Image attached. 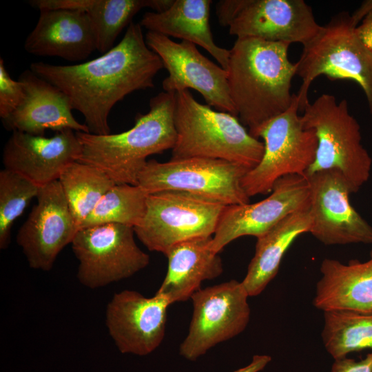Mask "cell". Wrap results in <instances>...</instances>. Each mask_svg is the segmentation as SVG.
<instances>
[{
  "label": "cell",
  "instance_id": "277c9868",
  "mask_svg": "<svg viewBox=\"0 0 372 372\" xmlns=\"http://www.w3.org/2000/svg\"><path fill=\"white\" fill-rule=\"evenodd\" d=\"M174 121L172 160L220 159L250 170L262 159V141L251 135L236 116L200 103L189 90L176 93Z\"/></svg>",
  "mask_w": 372,
  "mask_h": 372
},
{
  "label": "cell",
  "instance_id": "d6986e66",
  "mask_svg": "<svg viewBox=\"0 0 372 372\" xmlns=\"http://www.w3.org/2000/svg\"><path fill=\"white\" fill-rule=\"evenodd\" d=\"M25 97L21 105L3 121L5 127L32 135L44 136L45 130H72L90 132L72 114L69 97L60 89L26 70L19 76Z\"/></svg>",
  "mask_w": 372,
  "mask_h": 372
},
{
  "label": "cell",
  "instance_id": "484cf974",
  "mask_svg": "<svg viewBox=\"0 0 372 372\" xmlns=\"http://www.w3.org/2000/svg\"><path fill=\"white\" fill-rule=\"evenodd\" d=\"M323 313L322 340L326 351L334 360L347 357L351 353L372 350V311Z\"/></svg>",
  "mask_w": 372,
  "mask_h": 372
},
{
  "label": "cell",
  "instance_id": "d4e9b609",
  "mask_svg": "<svg viewBox=\"0 0 372 372\" xmlns=\"http://www.w3.org/2000/svg\"><path fill=\"white\" fill-rule=\"evenodd\" d=\"M310 207L296 211L257 238L254 257L241 281L249 297L260 294L276 276L282 259L293 241L309 232Z\"/></svg>",
  "mask_w": 372,
  "mask_h": 372
},
{
  "label": "cell",
  "instance_id": "f546056e",
  "mask_svg": "<svg viewBox=\"0 0 372 372\" xmlns=\"http://www.w3.org/2000/svg\"><path fill=\"white\" fill-rule=\"evenodd\" d=\"M25 90L21 81L13 80L0 59V117L8 118L23 102Z\"/></svg>",
  "mask_w": 372,
  "mask_h": 372
},
{
  "label": "cell",
  "instance_id": "5b68a950",
  "mask_svg": "<svg viewBox=\"0 0 372 372\" xmlns=\"http://www.w3.org/2000/svg\"><path fill=\"white\" fill-rule=\"evenodd\" d=\"M357 25L348 13H341L303 45L296 64V74L302 79L297 93L299 110L309 103V90L321 75L331 79L356 82L362 89L372 115V53L355 34Z\"/></svg>",
  "mask_w": 372,
  "mask_h": 372
},
{
  "label": "cell",
  "instance_id": "9a60e30c",
  "mask_svg": "<svg viewBox=\"0 0 372 372\" xmlns=\"http://www.w3.org/2000/svg\"><path fill=\"white\" fill-rule=\"evenodd\" d=\"M26 220L19 228L17 242L30 267L50 271L61 250L72 243L79 230L59 180L39 187Z\"/></svg>",
  "mask_w": 372,
  "mask_h": 372
},
{
  "label": "cell",
  "instance_id": "8992f818",
  "mask_svg": "<svg viewBox=\"0 0 372 372\" xmlns=\"http://www.w3.org/2000/svg\"><path fill=\"white\" fill-rule=\"evenodd\" d=\"M302 111L304 127L314 131L318 141L315 160L305 176L338 169L353 193L358 192L369 179L372 159L361 143L360 126L351 114L347 101H338L333 95L322 94Z\"/></svg>",
  "mask_w": 372,
  "mask_h": 372
},
{
  "label": "cell",
  "instance_id": "7c38bea8",
  "mask_svg": "<svg viewBox=\"0 0 372 372\" xmlns=\"http://www.w3.org/2000/svg\"><path fill=\"white\" fill-rule=\"evenodd\" d=\"M145 38L147 46L158 55L168 72L162 82L164 92L176 93L194 89L209 106L237 116L230 96L227 72L203 55L194 43L176 42L149 31Z\"/></svg>",
  "mask_w": 372,
  "mask_h": 372
},
{
  "label": "cell",
  "instance_id": "7a4b0ae2",
  "mask_svg": "<svg viewBox=\"0 0 372 372\" xmlns=\"http://www.w3.org/2000/svg\"><path fill=\"white\" fill-rule=\"evenodd\" d=\"M289 43L237 38L229 50L227 80L241 123L251 135L292 104L291 81L296 64L288 56Z\"/></svg>",
  "mask_w": 372,
  "mask_h": 372
},
{
  "label": "cell",
  "instance_id": "1f68e13d",
  "mask_svg": "<svg viewBox=\"0 0 372 372\" xmlns=\"http://www.w3.org/2000/svg\"><path fill=\"white\" fill-rule=\"evenodd\" d=\"M247 0H222L216 5V15L220 24L229 27L245 5Z\"/></svg>",
  "mask_w": 372,
  "mask_h": 372
},
{
  "label": "cell",
  "instance_id": "ac0fdd59",
  "mask_svg": "<svg viewBox=\"0 0 372 372\" xmlns=\"http://www.w3.org/2000/svg\"><path fill=\"white\" fill-rule=\"evenodd\" d=\"M321 28L304 0H247L229 26V34L237 38L302 45Z\"/></svg>",
  "mask_w": 372,
  "mask_h": 372
},
{
  "label": "cell",
  "instance_id": "4316f807",
  "mask_svg": "<svg viewBox=\"0 0 372 372\" xmlns=\"http://www.w3.org/2000/svg\"><path fill=\"white\" fill-rule=\"evenodd\" d=\"M59 181L79 229L101 198L116 185L103 171L79 161L68 165Z\"/></svg>",
  "mask_w": 372,
  "mask_h": 372
},
{
  "label": "cell",
  "instance_id": "603a6c76",
  "mask_svg": "<svg viewBox=\"0 0 372 372\" xmlns=\"http://www.w3.org/2000/svg\"><path fill=\"white\" fill-rule=\"evenodd\" d=\"M210 0H174L165 10L145 12L140 25L149 32L181 39L207 50L227 71L229 50L216 44L209 25Z\"/></svg>",
  "mask_w": 372,
  "mask_h": 372
},
{
  "label": "cell",
  "instance_id": "e575fe53",
  "mask_svg": "<svg viewBox=\"0 0 372 372\" xmlns=\"http://www.w3.org/2000/svg\"><path fill=\"white\" fill-rule=\"evenodd\" d=\"M372 10V0L363 2L352 15L351 19L358 26L362 20Z\"/></svg>",
  "mask_w": 372,
  "mask_h": 372
},
{
  "label": "cell",
  "instance_id": "4fadbf2b",
  "mask_svg": "<svg viewBox=\"0 0 372 372\" xmlns=\"http://www.w3.org/2000/svg\"><path fill=\"white\" fill-rule=\"evenodd\" d=\"M305 178L311 199L309 233L326 245L372 243V226L351 205L352 189L339 170L319 171Z\"/></svg>",
  "mask_w": 372,
  "mask_h": 372
},
{
  "label": "cell",
  "instance_id": "83f0119b",
  "mask_svg": "<svg viewBox=\"0 0 372 372\" xmlns=\"http://www.w3.org/2000/svg\"><path fill=\"white\" fill-rule=\"evenodd\" d=\"M147 196L138 185L116 184L101 198L79 229L107 223L135 227L144 216Z\"/></svg>",
  "mask_w": 372,
  "mask_h": 372
},
{
  "label": "cell",
  "instance_id": "2e32d148",
  "mask_svg": "<svg viewBox=\"0 0 372 372\" xmlns=\"http://www.w3.org/2000/svg\"><path fill=\"white\" fill-rule=\"evenodd\" d=\"M170 302L155 293L147 298L136 291L116 293L107 303L105 324L122 353L146 355L162 343Z\"/></svg>",
  "mask_w": 372,
  "mask_h": 372
},
{
  "label": "cell",
  "instance_id": "ffe728a7",
  "mask_svg": "<svg viewBox=\"0 0 372 372\" xmlns=\"http://www.w3.org/2000/svg\"><path fill=\"white\" fill-rule=\"evenodd\" d=\"M27 37L24 49L43 56H57L76 62L97 50L96 36L87 14L71 9L41 10Z\"/></svg>",
  "mask_w": 372,
  "mask_h": 372
},
{
  "label": "cell",
  "instance_id": "7402d4cb",
  "mask_svg": "<svg viewBox=\"0 0 372 372\" xmlns=\"http://www.w3.org/2000/svg\"><path fill=\"white\" fill-rule=\"evenodd\" d=\"M313 300V306L324 311H372V250L364 262L347 264L324 258L320 265Z\"/></svg>",
  "mask_w": 372,
  "mask_h": 372
},
{
  "label": "cell",
  "instance_id": "cb8c5ba5",
  "mask_svg": "<svg viewBox=\"0 0 372 372\" xmlns=\"http://www.w3.org/2000/svg\"><path fill=\"white\" fill-rule=\"evenodd\" d=\"M174 0H33L29 3L41 10L71 9L85 12L94 29L97 50L104 54L113 44L123 29L141 10L149 8L161 12Z\"/></svg>",
  "mask_w": 372,
  "mask_h": 372
},
{
  "label": "cell",
  "instance_id": "52a82bcc",
  "mask_svg": "<svg viewBox=\"0 0 372 372\" xmlns=\"http://www.w3.org/2000/svg\"><path fill=\"white\" fill-rule=\"evenodd\" d=\"M227 205L179 190L148 194L135 235L149 250L165 254L172 246L200 237L213 236Z\"/></svg>",
  "mask_w": 372,
  "mask_h": 372
},
{
  "label": "cell",
  "instance_id": "44dd1931",
  "mask_svg": "<svg viewBox=\"0 0 372 372\" xmlns=\"http://www.w3.org/2000/svg\"><path fill=\"white\" fill-rule=\"evenodd\" d=\"M212 236L187 240L172 246L164 254L167 270L156 293L170 304L184 302L200 289L205 280L221 275L223 266L219 254L211 248Z\"/></svg>",
  "mask_w": 372,
  "mask_h": 372
},
{
  "label": "cell",
  "instance_id": "836d02e7",
  "mask_svg": "<svg viewBox=\"0 0 372 372\" xmlns=\"http://www.w3.org/2000/svg\"><path fill=\"white\" fill-rule=\"evenodd\" d=\"M271 360V358L269 355H256L249 364L234 372H259L263 370Z\"/></svg>",
  "mask_w": 372,
  "mask_h": 372
},
{
  "label": "cell",
  "instance_id": "9c48e42d",
  "mask_svg": "<svg viewBox=\"0 0 372 372\" xmlns=\"http://www.w3.org/2000/svg\"><path fill=\"white\" fill-rule=\"evenodd\" d=\"M249 169L220 159L190 158L161 163L147 161L138 185L147 194L179 190L220 202L225 205L249 203L242 180Z\"/></svg>",
  "mask_w": 372,
  "mask_h": 372
},
{
  "label": "cell",
  "instance_id": "e0dca14e",
  "mask_svg": "<svg viewBox=\"0 0 372 372\" xmlns=\"http://www.w3.org/2000/svg\"><path fill=\"white\" fill-rule=\"evenodd\" d=\"M82 147L76 132L67 129L50 138L12 132L3 149L4 169L39 187L59 180L62 172L78 161Z\"/></svg>",
  "mask_w": 372,
  "mask_h": 372
},
{
  "label": "cell",
  "instance_id": "d6a6232c",
  "mask_svg": "<svg viewBox=\"0 0 372 372\" xmlns=\"http://www.w3.org/2000/svg\"><path fill=\"white\" fill-rule=\"evenodd\" d=\"M355 32L360 41L372 53V10L355 28Z\"/></svg>",
  "mask_w": 372,
  "mask_h": 372
},
{
  "label": "cell",
  "instance_id": "30bf717a",
  "mask_svg": "<svg viewBox=\"0 0 372 372\" xmlns=\"http://www.w3.org/2000/svg\"><path fill=\"white\" fill-rule=\"evenodd\" d=\"M134 227L107 223L81 229L72 244L79 261L77 278L90 289L128 278L145 268L149 256L134 239Z\"/></svg>",
  "mask_w": 372,
  "mask_h": 372
},
{
  "label": "cell",
  "instance_id": "3957f363",
  "mask_svg": "<svg viewBox=\"0 0 372 372\" xmlns=\"http://www.w3.org/2000/svg\"><path fill=\"white\" fill-rule=\"evenodd\" d=\"M176 93L162 92L149 101V111L138 114L130 130L98 135L76 132L82 147L78 161L103 171L115 184L138 185L147 158L172 149Z\"/></svg>",
  "mask_w": 372,
  "mask_h": 372
},
{
  "label": "cell",
  "instance_id": "ba28073f",
  "mask_svg": "<svg viewBox=\"0 0 372 372\" xmlns=\"http://www.w3.org/2000/svg\"><path fill=\"white\" fill-rule=\"evenodd\" d=\"M296 94L290 107L260 125L252 135L262 138L264 152L260 163L242 180V186L250 198L271 192L274 183L282 176H304L313 164L318 147L316 133L304 127Z\"/></svg>",
  "mask_w": 372,
  "mask_h": 372
},
{
  "label": "cell",
  "instance_id": "8fae6325",
  "mask_svg": "<svg viewBox=\"0 0 372 372\" xmlns=\"http://www.w3.org/2000/svg\"><path fill=\"white\" fill-rule=\"evenodd\" d=\"M249 297L242 282L236 280L195 292L190 298L193 313L180 355L195 361L218 344L241 333L250 320Z\"/></svg>",
  "mask_w": 372,
  "mask_h": 372
},
{
  "label": "cell",
  "instance_id": "5bb4252c",
  "mask_svg": "<svg viewBox=\"0 0 372 372\" xmlns=\"http://www.w3.org/2000/svg\"><path fill=\"white\" fill-rule=\"evenodd\" d=\"M311 205L305 176L290 174L274 183L270 195L255 203L226 206L212 236L217 254L233 240L245 236H261L287 215Z\"/></svg>",
  "mask_w": 372,
  "mask_h": 372
},
{
  "label": "cell",
  "instance_id": "4dcf8cb0",
  "mask_svg": "<svg viewBox=\"0 0 372 372\" xmlns=\"http://www.w3.org/2000/svg\"><path fill=\"white\" fill-rule=\"evenodd\" d=\"M331 372H372V351L360 360L347 357L335 359Z\"/></svg>",
  "mask_w": 372,
  "mask_h": 372
},
{
  "label": "cell",
  "instance_id": "f1b7e54d",
  "mask_svg": "<svg viewBox=\"0 0 372 372\" xmlns=\"http://www.w3.org/2000/svg\"><path fill=\"white\" fill-rule=\"evenodd\" d=\"M39 187L23 176L3 169L0 172V249L10 242L14 222L23 213Z\"/></svg>",
  "mask_w": 372,
  "mask_h": 372
},
{
  "label": "cell",
  "instance_id": "6da1fadb",
  "mask_svg": "<svg viewBox=\"0 0 372 372\" xmlns=\"http://www.w3.org/2000/svg\"><path fill=\"white\" fill-rule=\"evenodd\" d=\"M163 68L161 58L147 45L142 26L132 22L121 41L96 59L69 65L34 62L30 70L69 97L90 133L107 135L112 107L134 91L154 87Z\"/></svg>",
  "mask_w": 372,
  "mask_h": 372
}]
</instances>
